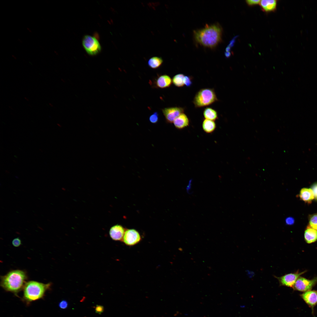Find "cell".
<instances>
[{
  "mask_svg": "<svg viewBox=\"0 0 317 317\" xmlns=\"http://www.w3.org/2000/svg\"><path fill=\"white\" fill-rule=\"evenodd\" d=\"M202 127L205 132L211 134L215 130L216 124L214 121L204 119L202 122Z\"/></svg>",
  "mask_w": 317,
  "mask_h": 317,
  "instance_id": "e0dca14e",
  "label": "cell"
},
{
  "mask_svg": "<svg viewBox=\"0 0 317 317\" xmlns=\"http://www.w3.org/2000/svg\"><path fill=\"white\" fill-rule=\"evenodd\" d=\"M184 109L182 107H175L165 108L162 109L166 122L173 123L174 120L184 112Z\"/></svg>",
  "mask_w": 317,
  "mask_h": 317,
  "instance_id": "52a82bcc",
  "label": "cell"
},
{
  "mask_svg": "<svg viewBox=\"0 0 317 317\" xmlns=\"http://www.w3.org/2000/svg\"><path fill=\"white\" fill-rule=\"evenodd\" d=\"M172 82V80L170 76L164 75L160 76L157 78L156 80L155 84L158 87L164 88L169 87Z\"/></svg>",
  "mask_w": 317,
  "mask_h": 317,
  "instance_id": "4fadbf2b",
  "label": "cell"
},
{
  "mask_svg": "<svg viewBox=\"0 0 317 317\" xmlns=\"http://www.w3.org/2000/svg\"><path fill=\"white\" fill-rule=\"evenodd\" d=\"M305 272V271L300 273L298 272L295 273H291L280 277L274 276V277L278 280L280 285L293 287L300 276Z\"/></svg>",
  "mask_w": 317,
  "mask_h": 317,
  "instance_id": "ba28073f",
  "label": "cell"
},
{
  "mask_svg": "<svg viewBox=\"0 0 317 317\" xmlns=\"http://www.w3.org/2000/svg\"><path fill=\"white\" fill-rule=\"evenodd\" d=\"M260 1L259 0H248L246 1L248 5L251 6L259 4Z\"/></svg>",
  "mask_w": 317,
  "mask_h": 317,
  "instance_id": "d4e9b609",
  "label": "cell"
},
{
  "mask_svg": "<svg viewBox=\"0 0 317 317\" xmlns=\"http://www.w3.org/2000/svg\"><path fill=\"white\" fill-rule=\"evenodd\" d=\"M218 100L214 89L206 88L199 90L193 102L195 108H200L210 105Z\"/></svg>",
  "mask_w": 317,
  "mask_h": 317,
  "instance_id": "277c9868",
  "label": "cell"
},
{
  "mask_svg": "<svg viewBox=\"0 0 317 317\" xmlns=\"http://www.w3.org/2000/svg\"><path fill=\"white\" fill-rule=\"evenodd\" d=\"M51 286V283L44 284L34 281L26 282L23 289V301L28 304L43 298Z\"/></svg>",
  "mask_w": 317,
  "mask_h": 317,
  "instance_id": "3957f363",
  "label": "cell"
},
{
  "mask_svg": "<svg viewBox=\"0 0 317 317\" xmlns=\"http://www.w3.org/2000/svg\"><path fill=\"white\" fill-rule=\"evenodd\" d=\"M163 60L160 57L154 56L150 58L148 60V65L151 68L156 69L162 64Z\"/></svg>",
  "mask_w": 317,
  "mask_h": 317,
  "instance_id": "d6986e66",
  "label": "cell"
},
{
  "mask_svg": "<svg viewBox=\"0 0 317 317\" xmlns=\"http://www.w3.org/2000/svg\"><path fill=\"white\" fill-rule=\"evenodd\" d=\"M203 115L205 119L215 121L218 119L217 111L210 107L205 108L203 112Z\"/></svg>",
  "mask_w": 317,
  "mask_h": 317,
  "instance_id": "ac0fdd59",
  "label": "cell"
},
{
  "mask_svg": "<svg viewBox=\"0 0 317 317\" xmlns=\"http://www.w3.org/2000/svg\"><path fill=\"white\" fill-rule=\"evenodd\" d=\"M125 229L122 225H116L112 226L109 231L111 238L115 241H122Z\"/></svg>",
  "mask_w": 317,
  "mask_h": 317,
  "instance_id": "30bf717a",
  "label": "cell"
},
{
  "mask_svg": "<svg viewBox=\"0 0 317 317\" xmlns=\"http://www.w3.org/2000/svg\"><path fill=\"white\" fill-rule=\"evenodd\" d=\"M95 312L99 314H101L104 311V307L100 305H97L95 307Z\"/></svg>",
  "mask_w": 317,
  "mask_h": 317,
  "instance_id": "4316f807",
  "label": "cell"
},
{
  "mask_svg": "<svg viewBox=\"0 0 317 317\" xmlns=\"http://www.w3.org/2000/svg\"><path fill=\"white\" fill-rule=\"evenodd\" d=\"M304 237L308 243L315 242L317 240V231L308 226L304 232Z\"/></svg>",
  "mask_w": 317,
  "mask_h": 317,
  "instance_id": "2e32d148",
  "label": "cell"
},
{
  "mask_svg": "<svg viewBox=\"0 0 317 317\" xmlns=\"http://www.w3.org/2000/svg\"><path fill=\"white\" fill-rule=\"evenodd\" d=\"M141 240L139 233L135 229H128L126 230L122 241L126 245L131 246L139 243Z\"/></svg>",
  "mask_w": 317,
  "mask_h": 317,
  "instance_id": "9c48e42d",
  "label": "cell"
},
{
  "mask_svg": "<svg viewBox=\"0 0 317 317\" xmlns=\"http://www.w3.org/2000/svg\"><path fill=\"white\" fill-rule=\"evenodd\" d=\"M222 29L218 23L206 24L204 28L195 30L193 35L196 42L204 47L213 49L221 42Z\"/></svg>",
  "mask_w": 317,
  "mask_h": 317,
  "instance_id": "6da1fadb",
  "label": "cell"
},
{
  "mask_svg": "<svg viewBox=\"0 0 317 317\" xmlns=\"http://www.w3.org/2000/svg\"><path fill=\"white\" fill-rule=\"evenodd\" d=\"M294 219L291 217H289L287 218L286 220V223L288 225H292L294 223Z\"/></svg>",
  "mask_w": 317,
  "mask_h": 317,
  "instance_id": "f1b7e54d",
  "label": "cell"
},
{
  "mask_svg": "<svg viewBox=\"0 0 317 317\" xmlns=\"http://www.w3.org/2000/svg\"><path fill=\"white\" fill-rule=\"evenodd\" d=\"M27 277L26 272L23 270H12L1 276L0 285L6 291L17 295L23 289Z\"/></svg>",
  "mask_w": 317,
  "mask_h": 317,
  "instance_id": "7a4b0ae2",
  "label": "cell"
},
{
  "mask_svg": "<svg viewBox=\"0 0 317 317\" xmlns=\"http://www.w3.org/2000/svg\"><path fill=\"white\" fill-rule=\"evenodd\" d=\"M311 189L313 192L314 198L317 200V183L313 184Z\"/></svg>",
  "mask_w": 317,
  "mask_h": 317,
  "instance_id": "484cf974",
  "label": "cell"
},
{
  "mask_svg": "<svg viewBox=\"0 0 317 317\" xmlns=\"http://www.w3.org/2000/svg\"><path fill=\"white\" fill-rule=\"evenodd\" d=\"M82 45L87 53L91 55H96L101 50L98 41L95 38L90 36H84L82 40Z\"/></svg>",
  "mask_w": 317,
  "mask_h": 317,
  "instance_id": "5b68a950",
  "label": "cell"
},
{
  "mask_svg": "<svg viewBox=\"0 0 317 317\" xmlns=\"http://www.w3.org/2000/svg\"><path fill=\"white\" fill-rule=\"evenodd\" d=\"M301 199L305 202L310 203L314 198L313 192L311 188H303L299 193Z\"/></svg>",
  "mask_w": 317,
  "mask_h": 317,
  "instance_id": "9a60e30c",
  "label": "cell"
},
{
  "mask_svg": "<svg viewBox=\"0 0 317 317\" xmlns=\"http://www.w3.org/2000/svg\"><path fill=\"white\" fill-rule=\"evenodd\" d=\"M304 301L311 307L313 308L317 303V292L315 291H308L301 295Z\"/></svg>",
  "mask_w": 317,
  "mask_h": 317,
  "instance_id": "8fae6325",
  "label": "cell"
},
{
  "mask_svg": "<svg viewBox=\"0 0 317 317\" xmlns=\"http://www.w3.org/2000/svg\"><path fill=\"white\" fill-rule=\"evenodd\" d=\"M173 123L176 129L181 130L188 126L190 121L186 115L183 113L178 117Z\"/></svg>",
  "mask_w": 317,
  "mask_h": 317,
  "instance_id": "7c38bea8",
  "label": "cell"
},
{
  "mask_svg": "<svg viewBox=\"0 0 317 317\" xmlns=\"http://www.w3.org/2000/svg\"><path fill=\"white\" fill-rule=\"evenodd\" d=\"M185 75L182 73L175 75L173 77L172 81L174 85L178 87H182L184 85V78Z\"/></svg>",
  "mask_w": 317,
  "mask_h": 317,
  "instance_id": "ffe728a7",
  "label": "cell"
},
{
  "mask_svg": "<svg viewBox=\"0 0 317 317\" xmlns=\"http://www.w3.org/2000/svg\"><path fill=\"white\" fill-rule=\"evenodd\" d=\"M277 1L276 0H261L259 4L264 11H274L276 9Z\"/></svg>",
  "mask_w": 317,
  "mask_h": 317,
  "instance_id": "5bb4252c",
  "label": "cell"
},
{
  "mask_svg": "<svg viewBox=\"0 0 317 317\" xmlns=\"http://www.w3.org/2000/svg\"><path fill=\"white\" fill-rule=\"evenodd\" d=\"M317 283V277L311 280L299 277L293 287L296 290L306 292L310 290Z\"/></svg>",
  "mask_w": 317,
  "mask_h": 317,
  "instance_id": "8992f818",
  "label": "cell"
},
{
  "mask_svg": "<svg viewBox=\"0 0 317 317\" xmlns=\"http://www.w3.org/2000/svg\"><path fill=\"white\" fill-rule=\"evenodd\" d=\"M193 77L190 76L185 75L184 78V85L187 87H190L193 83Z\"/></svg>",
  "mask_w": 317,
  "mask_h": 317,
  "instance_id": "7402d4cb",
  "label": "cell"
},
{
  "mask_svg": "<svg viewBox=\"0 0 317 317\" xmlns=\"http://www.w3.org/2000/svg\"><path fill=\"white\" fill-rule=\"evenodd\" d=\"M68 302L65 300L61 301L59 304V307L62 309H65L68 307Z\"/></svg>",
  "mask_w": 317,
  "mask_h": 317,
  "instance_id": "83f0119b",
  "label": "cell"
},
{
  "mask_svg": "<svg viewBox=\"0 0 317 317\" xmlns=\"http://www.w3.org/2000/svg\"><path fill=\"white\" fill-rule=\"evenodd\" d=\"M308 220L309 226L317 231V213L310 215Z\"/></svg>",
  "mask_w": 317,
  "mask_h": 317,
  "instance_id": "44dd1931",
  "label": "cell"
},
{
  "mask_svg": "<svg viewBox=\"0 0 317 317\" xmlns=\"http://www.w3.org/2000/svg\"><path fill=\"white\" fill-rule=\"evenodd\" d=\"M12 243L14 246L17 247L21 245V242L19 238L17 237L14 239L12 240Z\"/></svg>",
  "mask_w": 317,
  "mask_h": 317,
  "instance_id": "cb8c5ba5",
  "label": "cell"
},
{
  "mask_svg": "<svg viewBox=\"0 0 317 317\" xmlns=\"http://www.w3.org/2000/svg\"><path fill=\"white\" fill-rule=\"evenodd\" d=\"M149 120L151 123L155 124L156 123L158 120V114L157 112H155L151 114L149 117Z\"/></svg>",
  "mask_w": 317,
  "mask_h": 317,
  "instance_id": "603a6c76",
  "label": "cell"
}]
</instances>
